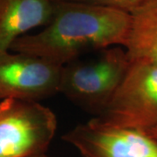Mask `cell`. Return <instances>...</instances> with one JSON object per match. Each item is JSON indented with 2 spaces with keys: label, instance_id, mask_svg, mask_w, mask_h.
Masks as SVG:
<instances>
[{
  "label": "cell",
  "instance_id": "cell-3",
  "mask_svg": "<svg viewBox=\"0 0 157 157\" xmlns=\"http://www.w3.org/2000/svg\"><path fill=\"white\" fill-rule=\"evenodd\" d=\"M94 118L107 125L144 132L156 128V66L144 60H130L121 84Z\"/></svg>",
  "mask_w": 157,
  "mask_h": 157
},
{
  "label": "cell",
  "instance_id": "cell-7",
  "mask_svg": "<svg viewBox=\"0 0 157 157\" xmlns=\"http://www.w3.org/2000/svg\"><path fill=\"white\" fill-rule=\"evenodd\" d=\"M52 11L53 0H0V53L32 29L47 25Z\"/></svg>",
  "mask_w": 157,
  "mask_h": 157
},
{
  "label": "cell",
  "instance_id": "cell-2",
  "mask_svg": "<svg viewBox=\"0 0 157 157\" xmlns=\"http://www.w3.org/2000/svg\"><path fill=\"white\" fill-rule=\"evenodd\" d=\"M129 60L125 48L110 46L88 60L76 59L62 66L59 93L98 115L121 84Z\"/></svg>",
  "mask_w": 157,
  "mask_h": 157
},
{
  "label": "cell",
  "instance_id": "cell-10",
  "mask_svg": "<svg viewBox=\"0 0 157 157\" xmlns=\"http://www.w3.org/2000/svg\"><path fill=\"white\" fill-rule=\"evenodd\" d=\"M146 133H147L148 135H150L157 140V127L155 128H153L152 130H150V131H148V132H146Z\"/></svg>",
  "mask_w": 157,
  "mask_h": 157
},
{
  "label": "cell",
  "instance_id": "cell-11",
  "mask_svg": "<svg viewBox=\"0 0 157 157\" xmlns=\"http://www.w3.org/2000/svg\"><path fill=\"white\" fill-rule=\"evenodd\" d=\"M29 157H48L46 153H43V154H39V155H32Z\"/></svg>",
  "mask_w": 157,
  "mask_h": 157
},
{
  "label": "cell",
  "instance_id": "cell-6",
  "mask_svg": "<svg viewBox=\"0 0 157 157\" xmlns=\"http://www.w3.org/2000/svg\"><path fill=\"white\" fill-rule=\"evenodd\" d=\"M61 66L44 58L7 51L0 53V101H38L59 93Z\"/></svg>",
  "mask_w": 157,
  "mask_h": 157
},
{
  "label": "cell",
  "instance_id": "cell-9",
  "mask_svg": "<svg viewBox=\"0 0 157 157\" xmlns=\"http://www.w3.org/2000/svg\"><path fill=\"white\" fill-rule=\"evenodd\" d=\"M65 1H75V2H82L91 5L96 6H107L121 11H127L132 13L135 10L146 5L151 0H65Z\"/></svg>",
  "mask_w": 157,
  "mask_h": 157
},
{
  "label": "cell",
  "instance_id": "cell-5",
  "mask_svg": "<svg viewBox=\"0 0 157 157\" xmlns=\"http://www.w3.org/2000/svg\"><path fill=\"white\" fill-rule=\"evenodd\" d=\"M82 157H157V140L138 129L114 127L92 119L63 135Z\"/></svg>",
  "mask_w": 157,
  "mask_h": 157
},
{
  "label": "cell",
  "instance_id": "cell-1",
  "mask_svg": "<svg viewBox=\"0 0 157 157\" xmlns=\"http://www.w3.org/2000/svg\"><path fill=\"white\" fill-rule=\"evenodd\" d=\"M131 13L82 2L53 0L50 21L39 33L23 35L10 51L44 58L64 66L90 51L124 46Z\"/></svg>",
  "mask_w": 157,
  "mask_h": 157
},
{
  "label": "cell",
  "instance_id": "cell-4",
  "mask_svg": "<svg viewBox=\"0 0 157 157\" xmlns=\"http://www.w3.org/2000/svg\"><path fill=\"white\" fill-rule=\"evenodd\" d=\"M57 130V118L39 101H0V157L46 153Z\"/></svg>",
  "mask_w": 157,
  "mask_h": 157
},
{
  "label": "cell",
  "instance_id": "cell-8",
  "mask_svg": "<svg viewBox=\"0 0 157 157\" xmlns=\"http://www.w3.org/2000/svg\"><path fill=\"white\" fill-rule=\"evenodd\" d=\"M131 26L124 48L130 60H144L157 67V0L131 13Z\"/></svg>",
  "mask_w": 157,
  "mask_h": 157
}]
</instances>
